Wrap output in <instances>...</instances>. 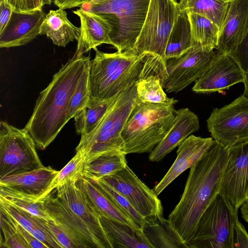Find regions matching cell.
<instances>
[{"label": "cell", "instance_id": "1", "mask_svg": "<svg viewBox=\"0 0 248 248\" xmlns=\"http://www.w3.org/2000/svg\"><path fill=\"white\" fill-rule=\"evenodd\" d=\"M228 155L229 148L215 140L190 168L181 198L168 217L186 244L194 235L202 215L219 193Z\"/></svg>", "mask_w": 248, "mask_h": 248}, {"label": "cell", "instance_id": "2", "mask_svg": "<svg viewBox=\"0 0 248 248\" xmlns=\"http://www.w3.org/2000/svg\"><path fill=\"white\" fill-rule=\"evenodd\" d=\"M90 56L76 49L72 57L62 65L49 85L39 94L33 112L24 128L36 146L45 149L67 124L71 97Z\"/></svg>", "mask_w": 248, "mask_h": 248}, {"label": "cell", "instance_id": "3", "mask_svg": "<svg viewBox=\"0 0 248 248\" xmlns=\"http://www.w3.org/2000/svg\"><path fill=\"white\" fill-rule=\"evenodd\" d=\"M89 67L90 100L112 98L140 79L154 75L152 55L106 53L94 49Z\"/></svg>", "mask_w": 248, "mask_h": 248}, {"label": "cell", "instance_id": "4", "mask_svg": "<svg viewBox=\"0 0 248 248\" xmlns=\"http://www.w3.org/2000/svg\"><path fill=\"white\" fill-rule=\"evenodd\" d=\"M176 112L173 104L138 99L121 133L124 152L150 153L172 126Z\"/></svg>", "mask_w": 248, "mask_h": 248}, {"label": "cell", "instance_id": "5", "mask_svg": "<svg viewBox=\"0 0 248 248\" xmlns=\"http://www.w3.org/2000/svg\"><path fill=\"white\" fill-rule=\"evenodd\" d=\"M151 0H93L81 8L99 14L109 24L110 38L120 53L134 48L147 14Z\"/></svg>", "mask_w": 248, "mask_h": 248}, {"label": "cell", "instance_id": "6", "mask_svg": "<svg viewBox=\"0 0 248 248\" xmlns=\"http://www.w3.org/2000/svg\"><path fill=\"white\" fill-rule=\"evenodd\" d=\"M138 100L135 84L119 94L94 130L81 136L76 151L85 152L86 162L109 152H124L121 133Z\"/></svg>", "mask_w": 248, "mask_h": 248}, {"label": "cell", "instance_id": "7", "mask_svg": "<svg viewBox=\"0 0 248 248\" xmlns=\"http://www.w3.org/2000/svg\"><path fill=\"white\" fill-rule=\"evenodd\" d=\"M180 12L177 0H151L145 20L134 46V53L151 54L165 69L167 41Z\"/></svg>", "mask_w": 248, "mask_h": 248}, {"label": "cell", "instance_id": "8", "mask_svg": "<svg viewBox=\"0 0 248 248\" xmlns=\"http://www.w3.org/2000/svg\"><path fill=\"white\" fill-rule=\"evenodd\" d=\"M234 214L219 193L202 215L187 248H233Z\"/></svg>", "mask_w": 248, "mask_h": 248}, {"label": "cell", "instance_id": "9", "mask_svg": "<svg viewBox=\"0 0 248 248\" xmlns=\"http://www.w3.org/2000/svg\"><path fill=\"white\" fill-rule=\"evenodd\" d=\"M33 138L24 128L0 124V178L45 167Z\"/></svg>", "mask_w": 248, "mask_h": 248}, {"label": "cell", "instance_id": "10", "mask_svg": "<svg viewBox=\"0 0 248 248\" xmlns=\"http://www.w3.org/2000/svg\"><path fill=\"white\" fill-rule=\"evenodd\" d=\"M206 122L213 139L225 147L248 141V97L242 94L215 108Z\"/></svg>", "mask_w": 248, "mask_h": 248}, {"label": "cell", "instance_id": "11", "mask_svg": "<svg viewBox=\"0 0 248 248\" xmlns=\"http://www.w3.org/2000/svg\"><path fill=\"white\" fill-rule=\"evenodd\" d=\"M217 52L213 49L191 48L178 58L166 62L162 85L167 93H178L195 82L205 71Z\"/></svg>", "mask_w": 248, "mask_h": 248}, {"label": "cell", "instance_id": "12", "mask_svg": "<svg viewBox=\"0 0 248 248\" xmlns=\"http://www.w3.org/2000/svg\"><path fill=\"white\" fill-rule=\"evenodd\" d=\"M125 197L146 220L163 216L161 201L126 165L116 173L100 179Z\"/></svg>", "mask_w": 248, "mask_h": 248}, {"label": "cell", "instance_id": "13", "mask_svg": "<svg viewBox=\"0 0 248 248\" xmlns=\"http://www.w3.org/2000/svg\"><path fill=\"white\" fill-rule=\"evenodd\" d=\"M219 193L232 212L238 215L248 198V141L229 148Z\"/></svg>", "mask_w": 248, "mask_h": 248}, {"label": "cell", "instance_id": "14", "mask_svg": "<svg viewBox=\"0 0 248 248\" xmlns=\"http://www.w3.org/2000/svg\"><path fill=\"white\" fill-rule=\"evenodd\" d=\"M77 182L69 181L56 188V196L87 226L103 248H113L102 226L99 215Z\"/></svg>", "mask_w": 248, "mask_h": 248}, {"label": "cell", "instance_id": "15", "mask_svg": "<svg viewBox=\"0 0 248 248\" xmlns=\"http://www.w3.org/2000/svg\"><path fill=\"white\" fill-rule=\"evenodd\" d=\"M244 79V75L234 60L229 54L217 52L210 65L195 82L192 90L198 93L219 92L243 83Z\"/></svg>", "mask_w": 248, "mask_h": 248}, {"label": "cell", "instance_id": "16", "mask_svg": "<svg viewBox=\"0 0 248 248\" xmlns=\"http://www.w3.org/2000/svg\"><path fill=\"white\" fill-rule=\"evenodd\" d=\"M46 14L43 9L28 12L13 11L4 29L0 32V48L25 45L38 35Z\"/></svg>", "mask_w": 248, "mask_h": 248}, {"label": "cell", "instance_id": "17", "mask_svg": "<svg viewBox=\"0 0 248 248\" xmlns=\"http://www.w3.org/2000/svg\"><path fill=\"white\" fill-rule=\"evenodd\" d=\"M213 138L188 136L180 145L177 157L166 174L153 189L158 196L184 171L193 166L210 149L215 142Z\"/></svg>", "mask_w": 248, "mask_h": 248}, {"label": "cell", "instance_id": "18", "mask_svg": "<svg viewBox=\"0 0 248 248\" xmlns=\"http://www.w3.org/2000/svg\"><path fill=\"white\" fill-rule=\"evenodd\" d=\"M248 30V0H231L219 30L217 52L230 55Z\"/></svg>", "mask_w": 248, "mask_h": 248}, {"label": "cell", "instance_id": "19", "mask_svg": "<svg viewBox=\"0 0 248 248\" xmlns=\"http://www.w3.org/2000/svg\"><path fill=\"white\" fill-rule=\"evenodd\" d=\"M199 128L198 116L189 108H182L176 110L172 126L150 153L149 160L152 162L161 161Z\"/></svg>", "mask_w": 248, "mask_h": 248}, {"label": "cell", "instance_id": "20", "mask_svg": "<svg viewBox=\"0 0 248 248\" xmlns=\"http://www.w3.org/2000/svg\"><path fill=\"white\" fill-rule=\"evenodd\" d=\"M80 22V33L77 49L83 53L103 44L112 45L110 38L111 29L99 14L80 7L73 11Z\"/></svg>", "mask_w": 248, "mask_h": 248}, {"label": "cell", "instance_id": "21", "mask_svg": "<svg viewBox=\"0 0 248 248\" xmlns=\"http://www.w3.org/2000/svg\"><path fill=\"white\" fill-rule=\"evenodd\" d=\"M59 171L50 167L0 178V186L37 199L46 190Z\"/></svg>", "mask_w": 248, "mask_h": 248}, {"label": "cell", "instance_id": "22", "mask_svg": "<svg viewBox=\"0 0 248 248\" xmlns=\"http://www.w3.org/2000/svg\"><path fill=\"white\" fill-rule=\"evenodd\" d=\"M51 194L43 200L44 205L53 220L85 241L91 247L103 248L87 226L58 197H54Z\"/></svg>", "mask_w": 248, "mask_h": 248}, {"label": "cell", "instance_id": "23", "mask_svg": "<svg viewBox=\"0 0 248 248\" xmlns=\"http://www.w3.org/2000/svg\"><path fill=\"white\" fill-rule=\"evenodd\" d=\"M80 33V28L73 24L67 12L60 8L50 10L46 14L40 31V35H46L54 45L62 47L70 42L78 41Z\"/></svg>", "mask_w": 248, "mask_h": 248}, {"label": "cell", "instance_id": "24", "mask_svg": "<svg viewBox=\"0 0 248 248\" xmlns=\"http://www.w3.org/2000/svg\"><path fill=\"white\" fill-rule=\"evenodd\" d=\"M0 207L47 248H62L49 229L47 220L15 207L1 198Z\"/></svg>", "mask_w": 248, "mask_h": 248}, {"label": "cell", "instance_id": "25", "mask_svg": "<svg viewBox=\"0 0 248 248\" xmlns=\"http://www.w3.org/2000/svg\"><path fill=\"white\" fill-rule=\"evenodd\" d=\"M142 233L150 248H187L185 242L163 217L146 220Z\"/></svg>", "mask_w": 248, "mask_h": 248}, {"label": "cell", "instance_id": "26", "mask_svg": "<svg viewBox=\"0 0 248 248\" xmlns=\"http://www.w3.org/2000/svg\"><path fill=\"white\" fill-rule=\"evenodd\" d=\"M100 220L113 248H150L142 234L131 226L104 216Z\"/></svg>", "mask_w": 248, "mask_h": 248}, {"label": "cell", "instance_id": "27", "mask_svg": "<svg viewBox=\"0 0 248 248\" xmlns=\"http://www.w3.org/2000/svg\"><path fill=\"white\" fill-rule=\"evenodd\" d=\"M77 183L91 202L100 216L128 225L138 232L142 234L90 179L83 177Z\"/></svg>", "mask_w": 248, "mask_h": 248}, {"label": "cell", "instance_id": "28", "mask_svg": "<svg viewBox=\"0 0 248 248\" xmlns=\"http://www.w3.org/2000/svg\"><path fill=\"white\" fill-rule=\"evenodd\" d=\"M190 24L187 12L181 10L167 41L165 59L178 58L192 48Z\"/></svg>", "mask_w": 248, "mask_h": 248}, {"label": "cell", "instance_id": "29", "mask_svg": "<svg viewBox=\"0 0 248 248\" xmlns=\"http://www.w3.org/2000/svg\"><path fill=\"white\" fill-rule=\"evenodd\" d=\"M126 155L122 151H111L87 162L84 167L83 177L96 180L116 173L127 165Z\"/></svg>", "mask_w": 248, "mask_h": 248}, {"label": "cell", "instance_id": "30", "mask_svg": "<svg viewBox=\"0 0 248 248\" xmlns=\"http://www.w3.org/2000/svg\"><path fill=\"white\" fill-rule=\"evenodd\" d=\"M118 95L102 101L89 100L74 117L76 132L81 136L90 134L97 127Z\"/></svg>", "mask_w": 248, "mask_h": 248}, {"label": "cell", "instance_id": "31", "mask_svg": "<svg viewBox=\"0 0 248 248\" xmlns=\"http://www.w3.org/2000/svg\"><path fill=\"white\" fill-rule=\"evenodd\" d=\"M191 29L192 46L215 49L219 28L208 18L196 13H187Z\"/></svg>", "mask_w": 248, "mask_h": 248}, {"label": "cell", "instance_id": "32", "mask_svg": "<svg viewBox=\"0 0 248 248\" xmlns=\"http://www.w3.org/2000/svg\"><path fill=\"white\" fill-rule=\"evenodd\" d=\"M231 1L224 0H180L181 10L202 16L220 29L223 24Z\"/></svg>", "mask_w": 248, "mask_h": 248}, {"label": "cell", "instance_id": "33", "mask_svg": "<svg viewBox=\"0 0 248 248\" xmlns=\"http://www.w3.org/2000/svg\"><path fill=\"white\" fill-rule=\"evenodd\" d=\"M87 155L81 150L76 151V154L54 177L46 190L37 199L42 200L49 195L53 190L69 181H78L83 177V170Z\"/></svg>", "mask_w": 248, "mask_h": 248}, {"label": "cell", "instance_id": "34", "mask_svg": "<svg viewBox=\"0 0 248 248\" xmlns=\"http://www.w3.org/2000/svg\"><path fill=\"white\" fill-rule=\"evenodd\" d=\"M142 233V229L146 221L145 218L133 207L129 202L115 189L101 179L91 180Z\"/></svg>", "mask_w": 248, "mask_h": 248}, {"label": "cell", "instance_id": "35", "mask_svg": "<svg viewBox=\"0 0 248 248\" xmlns=\"http://www.w3.org/2000/svg\"><path fill=\"white\" fill-rule=\"evenodd\" d=\"M138 99L144 102L175 105L178 102L168 97L164 91L160 78L151 75L136 83Z\"/></svg>", "mask_w": 248, "mask_h": 248}, {"label": "cell", "instance_id": "36", "mask_svg": "<svg viewBox=\"0 0 248 248\" xmlns=\"http://www.w3.org/2000/svg\"><path fill=\"white\" fill-rule=\"evenodd\" d=\"M0 198L2 199L13 206L28 212L34 216L51 220L44 205V200L36 201V198L20 193H18L0 186Z\"/></svg>", "mask_w": 248, "mask_h": 248}, {"label": "cell", "instance_id": "37", "mask_svg": "<svg viewBox=\"0 0 248 248\" xmlns=\"http://www.w3.org/2000/svg\"><path fill=\"white\" fill-rule=\"evenodd\" d=\"M90 62L86 65L71 97L67 115L68 122L73 118L90 100Z\"/></svg>", "mask_w": 248, "mask_h": 248}, {"label": "cell", "instance_id": "38", "mask_svg": "<svg viewBox=\"0 0 248 248\" xmlns=\"http://www.w3.org/2000/svg\"><path fill=\"white\" fill-rule=\"evenodd\" d=\"M0 228L4 236L3 245L7 248H31L28 243L17 231L13 219L0 208Z\"/></svg>", "mask_w": 248, "mask_h": 248}, {"label": "cell", "instance_id": "39", "mask_svg": "<svg viewBox=\"0 0 248 248\" xmlns=\"http://www.w3.org/2000/svg\"><path fill=\"white\" fill-rule=\"evenodd\" d=\"M47 225L62 248H87L91 247L85 241L78 238L59 222L47 220Z\"/></svg>", "mask_w": 248, "mask_h": 248}, {"label": "cell", "instance_id": "40", "mask_svg": "<svg viewBox=\"0 0 248 248\" xmlns=\"http://www.w3.org/2000/svg\"><path fill=\"white\" fill-rule=\"evenodd\" d=\"M230 55L238 65L245 77L248 74V30L235 50Z\"/></svg>", "mask_w": 248, "mask_h": 248}, {"label": "cell", "instance_id": "41", "mask_svg": "<svg viewBox=\"0 0 248 248\" xmlns=\"http://www.w3.org/2000/svg\"><path fill=\"white\" fill-rule=\"evenodd\" d=\"M14 11L28 12L42 9L44 0H4Z\"/></svg>", "mask_w": 248, "mask_h": 248}, {"label": "cell", "instance_id": "42", "mask_svg": "<svg viewBox=\"0 0 248 248\" xmlns=\"http://www.w3.org/2000/svg\"><path fill=\"white\" fill-rule=\"evenodd\" d=\"M248 248V232L237 220L234 227L233 248Z\"/></svg>", "mask_w": 248, "mask_h": 248}, {"label": "cell", "instance_id": "43", "mask_svg": "<svg viewBox=\"0 0 248 248\" xmlns=\"http://www.w3.org/2000/svg\"><path fill=\"white\" fill-rule=\"evenodd\" d=\"M13 219L17 231L28 243L31 248H47L43 242L29 232L15 219L13 218Z\"/></svg>", "mask_w": 248, "mask_h": 248}, {"label": "cell", "instance_id": "44", "mask_svg": "<svg viewBox=\"0 0 248 248\" xmlns=\"http://www.w3.org/2000/svg\"><path fill=\"white\" fill-rule=\"evenodd\" d=\"M13 9L10 5L4 0H0V32L5 28L8 22Z\"/></svg>", "mask_w": 248, "mask_h": 248}, {"label": "cell", "instance_id": "45", "mask_svg": "<svg viewBox=\"0 0 248 248\" xmlns=\"http://www.w3.org/2000/svg\"><path fill=\"white\" fill-rule=\"evenodd\" d=\"M93 0H53L55 5L62 9L81 7L85 4L91 3Z\"/></svg>", "mask_w": 248, "mask_h": 248}, {"label": "cell", "instance_id": "46", "mask_svg": "<svg viewBox=\"0 0 248 248\" xmlns=\"http://www.w3.org/2000/svg\"><path fill=\"white\" fill-rule=\"evenodd\" d=\"M240 211L243 219L248 223V201L241 206Z\"/></svg>", "mask_w": 248, "mask_h": 248}, {"label": "cell", "instance_id": "47", "mask_svg": "<svg viewBox=\"0 0 248 248\" xmlns=\"http://www.w3.org/2000/svg\"><path fill=\"white\" fill-rule=\"evenodd\" d=\"M243 83L244 85V91L243 95L248 97V74L245 76V79Z\"/></svg>", "mask_w": 248, "mask_h": 248}, {"label": "cell", "instance_id": "48", "mask_svg": "<svg viewBox=\"0 0 248 248\" xmlns=\"http://www.w3.org/2000/svg\"><path fill=\"white\" fill-rule=\"evenodd\" d=\"M45 5H51L52 3H53V0H44Z\"/></svg>", "mask_w": 248, "mask_h": 248}, {"label": "cell", "instance_id": "49", "mask_svg": "<svg viewBox=\"0 0 248 248\" xmlns=\"http://www.w3.org/2000/svg\"><path fill=\"white\" fill-rule=\"evenodd\" d=\"M226 0V1H231V0Z\"/></svg>", "mask_w": 248, "mask_h": 248}, {"label": "cell", "instance_id": "50", "mask_svg": "<svg viewBox=\"0 0 248 248\" xmlns=\"http://www.w3.org/2000/svg\"><path fill=\"white\" fill-rule=\"evenodd\" d=\"M247 201H248V200H247Z\"/></svg>", "mask_w": 248, "mask_h": 248}]
</instances>
